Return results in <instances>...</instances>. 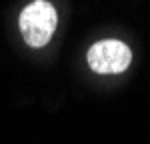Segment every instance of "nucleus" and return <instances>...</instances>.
<instances>
[{
  "label": "nucleus",
  "mask_w": 150,
  "mask_h": 144,
  "mask_svg": "<svg viewBox=\"0 0 150 144\" xmlns=\"http://www.w3.org/2000/svg\"><path fill=\"white\" fill-rule=\"evenodd\" d=\"M56 24H58L56 8L46 0L30 2L20 12V18H18V26H20L24 42L32 48H42L44 44H48L50 38L54 36Z\"/></svg>",
  "instance_id": "obj_1"
},
{
  "label": "nucleus",
  "mask_w": 150,
  "mask_h": 144,
  "mask_svg": "<svg viewBox=\"0 0 150 144\" xmlns=\"http://www.w3.org/2000/svg\"><path fill=\"white\" fill-rule=\"evenodd\" d=\"M86 60L96 74H120L130 66L132 52L124 42L110 38L92 44L86 54Z\"/></svg>",
  "instance_id": "obj_2"
}]
</instances>
